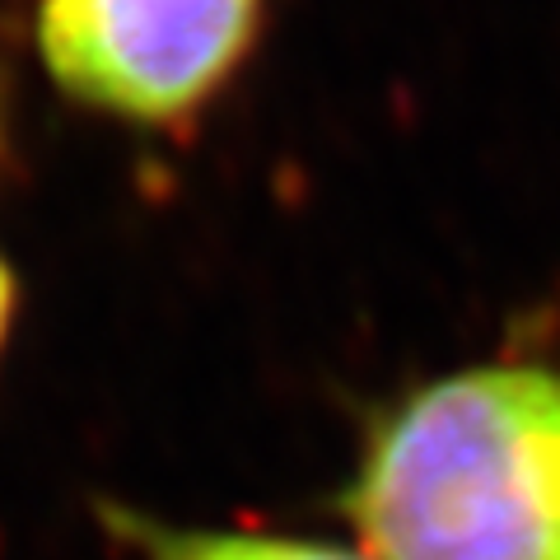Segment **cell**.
Returning <instances> with one entry per match:
<instances>
[{
	"label": "cell",
	"mask_w": 560,
	"mask_h": 560,
	"mask_svg": "<svg viewBox=\"0 0 560 560\" xmlns=\"http://www.w3.org/2000/svg\"><path fill=\"white\" fill-rule=\"evenodd\" d=\"M257 28L261 0H38L47 75L84 108L136 127L201 113Z\"/></svg>",
	"instance_id": "cell-2"
},
{
	"label": "cell",
	"mask_w": 560,
	"mask_h": 560,
	"mask_svg": "<svg viewBox=\"0 0 560 560\" xmlns=\"http://www.w3.org/2000/svg\"><path fill=\"white\" fill-rule=\"evenodd\" d=\"M341 510L370 560H560V370L420 383L374 416Z\"/></svg>",
	"instance_id": "cell-1"
},
{
	"label": "cell",
	"mask_w": 560,
	"mask_h": 560,
	"mask_svg": "<svg viewBox=\"0 0 560 560\" xmlns=\"http://www.w3.org/2000/svg\"><path fill=\"white\" fill-rule=\"evenodd\" d=\"M14 313H20V280H14L10 261L0 257V355L10 346V331H14Z\"/></svg>",
	"instance_id": "cell-4"
},
{
	"label": "cell",
	"mask_w": 560,
	"mask_h": 560,
	"mask_svg": "<svg viewBox=\"0 0 560 560\" xmlns=\"http://www.w3.org/2000/svg\"><path fill=\"white\" fill-rule=\"evenodd\" d=\"M136 533L150 560H370L364 551L280 533H178L150 528V523H136Z\"/></svg>",
	"instance_id": "cell-3"
}]
</instances>
